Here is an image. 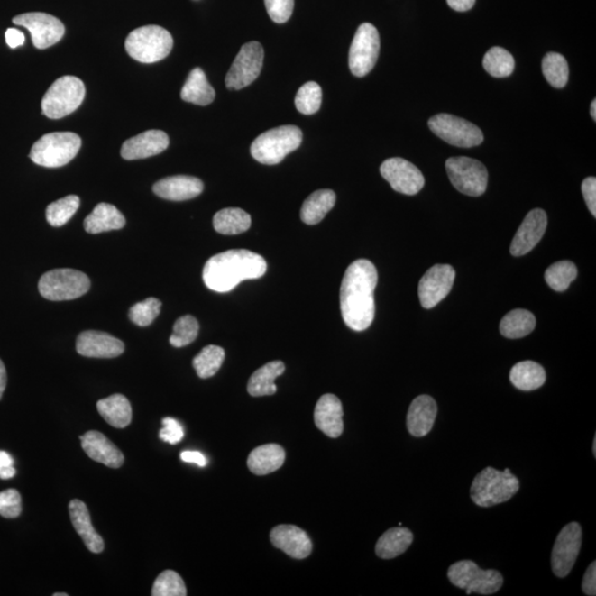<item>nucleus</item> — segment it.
<instances>
[{
	"label": "nucleus",
	"instance_id": "17",
	"mask_svg": "<svg viewBox=\"0 0 596 596\" xmlns=\"http://www.w3.org/2000/svg\"><path fill=\"white\" fill-rule=\"evenodd\" d=\"M455 270L448 264H436L423 275L418 283V298L423 307H436L450 294L455 280Z\"/></svg>",
	"mask_w": 596,
	"mask_h": 596
},
{
	"label": "nucleus",
	"instance_id": "7",
	"mask_svg": "<svg viewBox=\"0 0 596 596\" xmlns=\"http://www.w3.org/2000/svg\"><path fill=\"white\" fill-rule=\"evenodd\" d=\"M86 97V87L80 78L64 76L58 78L44 95L42 113L51 120H59L78 110Z\"/></svg>",
	"mask_w": 596,
	"mask_h": 596
},
{
	"label": "nucleus",
	"instance_id": "52",
	"mask_svg": "<svg viewBox=\"0 0 596 596\" xmlns=\"http://www.w3.org/2000/svg\"><path fill=\"white\" fill-rule=\"evenodd\" d=\"M181 460L186 463H194V464L200 467H205L208 464V460L203 453L198 451H184L180 454Z\"/></svg>",
	"mask_w": 596,
	"mask_h": 596
},
{
	"label": "nucleus",
	"instance_id": "43",
	"mask_svg": "<svg viewBox=\"0 0 596 596\" xmlns=\"http://www.w3.org/2000/svg\"><path fill=\"white\" fill-rule=\"evenodd\" d=\"M199 323L191 315H186L176 320L174 325V332H172L170 338L171 346L181 348L188 346L194 343L198 337Z\"/></svg>",
	"mask_w": 596,
	"mask_h": 596
},
{
	"label": "nucleus",
	"instance_id": "5",
	"mask_svg": "<svg viewBox=\"0 0 596 596\" xmlns=\"http://www.w3.org/2000/svg\"><path fill=\"white\" fill-rule=\"evenodd\" d=\"M80 136L70 132L50 133L34 142L31 159L39 166L58 169L69 164L81 149Z\"/></svg>",
	"mask_w": 596,
	"mask_h": 596
},
{
	"label": "nucleus",
	"instance_id": "23",
	"mask_svg": "<svg viewBox=\"0 0 596 596\" xmlns=\"http://www.w3.org/2000/svg\"><path fill=\"white\" fill-rule=\"evenodd\" d=\"M343 405L334 394H324L315 408V425L329 437L337 438L344 431Z\"/></svg>",
	"mask_w": 596,
	"mask_h": 596
},
{
	"label": "nucleus",
	"instance_id": "45",
	"mask_svg": "<svg viewBox=\"0 0 596 596\" xmlns=\"http://www.w3.org/2000/svg\"><path fill=\"white\" fill-rule=\"evenodd\" d=\"M160 309V300L155 298H150L132 307L130 312H128V317L137 326L146 327L150 326L157 316H159Z\"/></svg>",
	"mask_w": 596,
	"mask_h": 596
},
{
	"label": "nucleus",
	"instance_id": "21",
	"mask_svg": "<svg viewBox=\"0 0 596 596\" xmlns=\"http://www.w3.org/2000/svg\"><path fill=\"white\" fill-rule=\"evenodd\" d=\"M270 543L294 559H305L312 554L313 544L303 529L280 525L270 531Z\"/></svg>",
	"mask_w": 596,
	"mask_h": 596
},
{
	"label": "nucleus",
	"instance_id": "58",
	"mask_svg": "<svg viewBox=\"0 0 596 596\" xmlns=\"http://www.w3.org/2000/svg\"><path fill=\"white\" fill-rule=\"evenodd\" d=\"M53 596H68L67 593H54Z\"/></svg>",
	"mask_w": 596,
	"mask_h": 596
},
{
	"label": "nucleus",
	"instance_id": "57",
	"mask_svg": "<svg viewBox=\"0 0 596 596\" xmlns=\"http://www.w3.org/2000/svg\"><path fill=\"white\" fill-rule=\"evenodd\" d=\"M593 455L596 456V436L593 441Z\"/></svg>",
	"mask_w": 596,
	"mask_h": 596
},
{
	"label": "nucleus",
	"instance_id": "13",
	"mask_svg": "<svg viewBox=\"0 0 596 596\" xmlns=\"http://www.w3.org/2000/svg\"><path fill=\"white\" fill-rule=\"evenodd\" d=\"M264 50L258 41L245 43L235 57L228 75L225 86L229 90H241L253 83L262 71Z\"/></svg>",
	"mask_w": 596,
	"mask_h": 596
},
{
	"label": "nucleus",
	"instance_id": "3",
	"mask_svg": "<svg viewBox=\"0 0 596 596\" xmlns=\"http://www.w3.org/2000/svg\"><path fill=\"white\" fill-rule=\"evenodd\" d=\"M520 489V481L509 469L497 471L486 467L477 474L471 487V499L480 507H491L509 501Z\"/></svg>",
	"mask_w": 596,
	"mask_h": 596
},
{
	"label": "nucleus",
	"instance_id": "12",
	"mask_svg": "<svg viewBox=\"0 0 596 596\" xmlns=\"http://www.w3.org/2000/svg\"><path fill=\"white\" fill-rule=\"evenodd\" d=\"M381 52V37L373 24L364 23L358 28L349 50V69L353 76L366 77L372 71Z\"/></svg>",
	"mask_w": 596,
	"mask_h": 596
},
{
	"label": "nucleus",
	"instance_id": "39",
	"mask_svg": "<svg viewBox=\"0 0 596 596\" xmlns=\"http://www.w3.org/2000/svg\"><path fill=\"white\" fill-rule=\"evenodd\" d=\"M546 80L555 88H563L569 80V67L563 54L550 52L543 60Z\"/></svg>",
	"mask_w": 596,
	"mask_h": 596
},
{
	"label": "nucleus",
	"instance_id": "8",
	"mask_svg": "<svg viewBox=\"0 0 596 596\" xmlns=\"http://www.w3.org/2000/svg\"><path fill=\"white\" fill-rule=\"evenodd\" d=\"M38 288L44 298L62 302L83 297L90 289L91 282L87 275L80 270L57 269L44 273Z\"/></svg>",
	"mask_w": 596,
	"mask_h": 596
},
{
	"label": "nucleus",
	"instance_id": "28",
	"mask_svg": "<svg viewBox=\"0 0 596 596\" xmlns=\"http://www.w3.org/2000/svg\"><path fill=\"white\" fill-rule=\"evenodd\" d=\"M285 461L284 448L279 445H265L254 448L250 453L248 466L254 475L270 474L283 466Z\"/></svg>",
	"mask_w": 596,
	"mask_h": 596
},
{
	"label": "nucleus",
	"instance_id": "33",
	"mask_svg": "<svg viewBox=\"0 0 596 596\" xmlns=\"http://www.w3.org/2000/svg\"><path fill=\"white\" fill-rule=\"evenodd\" d=\"M413 534L408 528H391L386 531L376 545V554L381 559H393L405 554L413 543Z\"/></svg>",
	"mask_w": 596,
	"mask_h": 596
},
{
	"label": "nucleus",
	"instance_id": "38",
	"mask_svg": "<svg viewBox=\"0 0 596 596\" xmlns=\"http://www.w3.org/2000/svg\"><path fill=\"white\" fill-rule=\"evenodd\" d=\"M482 66L494 78H506L515 70V59L506 49L494 47L485 54Z\"/></svg>",
	"mask_w": 596,
	"mask_h": 596
},
{
	"label": "nucleus",
	"instance_id": "20",
	"mask_svg": "<svg viewBox=\"0 0 596 596\" xmlns=\"http://www.w3.org/2000/svg\"><path fill=\"white\" fill-rule=\"evenodd\" d=\"M170 145L165 132L151 130L132 137L122 146L121 155L126 160H144L160 154Z\"/></svg>",
	"mask_w": 596,
	"mask_h": 596
},
{
	"label": "nucleus",
	"instance_id": "55",
	"mask_svg": "<svg viewBox=\"0 0 596 596\" xmlns=\"http://www.w3.org/2000/svg\"><path fill=\"white\" fill-rule=\"evenodd\" d=\"M7 386V372L6 368L2 361H0V400H2L5 389Z\"/></svg>",
	"mask_w": 596,
	"mask_h": 596
},
{
	"label": "nucleus",
	"instance_id": "26",
	"mask_svg": "<svg viewBox=\"0 0 596 596\" xmlns=\"http://www.w3.org/2000/svg\"><path fill=\"white\" fill-rule=\"evenodd\" d=\"M69 512L73 527L78 536H81L87 548L93 554H101L105 550V541L98 535L92 526L90 511H88L85 502L73 500L69 504Z\"/></svg>",
	"mask_w": 596,
	"mask_h": 596
},
{
	"label": "nucleus",
	"instance_id": "50",
	"mask_svg": "<svg viewBox=\"0 0 596 596\" xmlns=\"http://www.w3.org/2000/svg\"><path fill=\"white\" fill-rule=\"evenodd\" d=\"M16 475V469L14 467V458L9 453L0 451V479L9 480Z\"/></svg>",
	"mask_w": 596,
	"mask_h": 596
},
{
	"label": "nucleus",
	"instance_id": "35",
	"mask_svg": "<svg viewBox=\"0 0 596 596\" xmlns=\"http://www.w3.org/2000/svg\"><path fill=\"white\" fill-rule=\"evenodd\" d=\"M536 327V317L526 309H514L507 314L500 322L502 336L509 339H518L528 336Z\"/></svg>",
	"mask_w": 596,
	"mask_h": 596
},
{
	"label": "nucleus",
	"instance_id": "27",
	"mask_svg": "<svg viewBox=\"0 0 596 596\" xmlns=\"http://www.w3.org/2000/svg\"><path fill=\"white\" fill-rule=\"evenodd\" d=\"M126 224L125 216L116 206L110 204H98L92 214L88 215L85 220V229L87 233L97 234L107 233V231L120 230L124 228Z\"/></svg>",
	"mask_w": 596,
	"mask_h": 596
},
{
	"label": "nucleus",
	"instance_id": "16",
	"mask_svg": "<svg viewBox=\"0 0 596 596\" xmlns=\"http://www.w3.org/2000/svg\"><path fill=\"white\" fill-rule=\"evenodd\" d=\"M381 172L392 189L403 195L415 196L426 184L421 170L410 161L399 157L383 161Z\"/></svg>",
	"mask_w": 596,
	"mask_h": 596
},
{
	"label": "nucleus",
	"instance_id": "32",
	"mask_svg": "<svg viewBox=\"0 0 596 596\" xmlns=\"http://www.w3.org/2000/svg\"><path fill=\"white\" fill-rule=\"evenodd\" d=\"M335 204H336V195L333 190L315 191L304 201L300 210V219L309 225H317L334 208Z\"/></svg>",
	"mask_w": 596,
	"mask_h": 596
},
{
	"label": "nucleus",
	"instance_id": "49",
	"mask_svg": "<svg viewBox=\"0 0 596 596\" xmlns=\"http://www.w3.org/2000/svg\"><path fill=\"white\" fill-rule=\"evenodd\" d=\"M582 194L585 204L590 213L596 216V179L595 177H588L582 182Z\"/></svg>",
	"mask_w": 596,
	"mask_h": 596
},
{
	"label": "nucleus",
	"instance_id": "47",
	"mask_svg": "<svg viewBox=\"0 0 596 596\" xmlns=\"http://www.w3.org/2000/svg\"><path fill=\"white\" fill-rule=\"evenodd\" d=\"M269 16L274 23H284L292 17L294 0H264Z\"/></svg>",
	"mask_w": 596,
	"mask_h": 596
},
{
	"label": "nucleus",
	"instance_id": "19",
	"mask_svg": "<svg viewBox=\"0 0 596 596\" xmlns=\"http://www.w3.org/2000/svg\"><path fill=\"white\" fill-rule=\"evenodd\" d=\"M124 349V344L120 339L96 330H87L77 339V352L88 358H115L121 356Z\"/></svg>",
	"mask_w": 596,
	"mask_h": 596
},
{
	"label": "nucleus",
	"instance_id": "53",
	"mask_svg": "<svg viewBox=\"0 0 596 596\" xmlns=\"http://www.w3.org/2000/svg\"><path fill=\"white\" fill-rule=\"evenodd\" d=\"M6 42L13 49L21 47L24 43V34L18 29L9 28L6 32Z\"/></svg>",
	"mask_w": 596,
	"mask_h": 596
},
{
	"label": "nucleus",
	"instance_id": "51",
	"mask_svg": "<svg viewBox=\"0 0 596 596\" xmlns=\"http://www.w3.org/2000/svg\"><path fill=\"white\" fill-rule=\"evenodd\" d=\"M582 591L584 594L594 596L596 595V563L591 564L588 570L584 574L582 581Z\"/></svg>",
	"mask_w": 596,
	"mask_h": 596
},
{
	"label": "nucleus",
	"instance_id": "37",
	"mask_svg": "<svg viewBox=\"0 0 596 596\" xmlns=\"http://www.w3.org/2000/svg\"><path fill=\"white\" fill-rule=\"evenodd\" d=\"M225 357L224 348L210 344L201 351L192 361L197 374L201 379L214 377L223 366Z\"/></svg>",
	"mask_w": 596,
	"mask_h": 596
},
{
	"label": "nucleus",
	"instance_id": "1",
	"mask_svg": "<svg viewBox=\"0 0 596 596\" xmlns=\"http://www.w3.org/2000/svg\"><path fill=\"white\" fill-rule=\"evenodd\" d=\"M378 284L376 267L368 260L349 265L341 287V309L344 322L354 332L371 327L376 313L374 289Z\"/></svg>",
	"mask_w": 596,
	"mask_h": 596
},
{
	"label": "nucleus",
	"instance_id": "25",
	"mask_svg": "<svg viewBox=\"0 0 596 596\" xmlns=\"http://www.w3.org/2000/svg\"><path fill=\"white\" fill-rule=\"evenodd\" d=\"M437 406L435 399L426 394L412 401L407 417V426L413 436H426L435 426Z\"/></svg>",
	"mask_w": 596,
	"mask_h": 596
},
{
	"label": "nucleus",
	"instance_id": "46",
	"mask_svg": "<svg viewBox=\"0 0 596 596\" xmlns=\"http://www.w3.org/2000/svg\"><path fill=\"white\" fill-rule=\"evenodd\" d=\"M22 514V496L16 490L0 492V516L4 518H17Z\"/></svg>",
	"mask_w": 596,
	"mask_h": 596
},
{
	"label": "nucleus",
	"instance_id": "11",
	"mask_svg": "<svg viewBox=\"0 0 596 596\" xmlns=\"http://www.w3.org/2000/svg\"><path fill=\"white\" fill-rule=\"evenodd\" d=\"M445 167L452 185L462 194L479 197L486 191L489 172L481 161L470 157H452Z\"/></svg>",
	"mask_w": 596,
	"mask_h": 596
},
{
	"label": "nucleus",
	"instance_id": "56",
	"mask_svg": "<svg viewBox=\"0 0 596 596\" xmlns=\"http://www.w3.org/2000/svg\"><path fill=\"white\" fill-rule=\"evenodd\" d=\"M591 116H592L593 120L596 121V101L595 100L592 102V105H591Z\"/></svg>",
	"mask_w": 596,
	"mask_h": 596
},
{
	"label": "nucleus",
	"instance_id": "44",
	"mask_svg": "<svg viewBox=\"0 0 596 596\" xmlns=\"http://www.w3.org/2000/svg\"><path fill=\"white\" fill-rule=\"evenodd\" d=\"M152 596H185L187 589L184 580L175 571L166 570L156 579L151 590Z\"/></svg>",
	"mask_w": 596,
	"mask_h": 596
},
{
	"label": "nucleus",
	"instance_id": "10",
	"mask_svg": "<svg viewBox=\"0 0 596 596\" xmlns=\"http://www.w3.org/2000/svg\"><path fill=\"white\" fill-rule=\"evenodd\" d=\"M428 127L437 137L452 146L471 149L484 142V134L472 123L451 115H437L430 118Z\"/></svg>",
	"mask_w": 596,
	"mask_h": 596
},
{
	"label": "nucleus",
	"instance_id": "24",
	"mask_svg": "<svg viewBox=\"0 0 596 596\" xmlns=\"http://www.w3.org/2000/svg\"><path fill=\"white\" fill-rule=\"evenodd\" d=\"M152 190L162 199L185 201L201 195L204 191V184L196 177L172 176L157 181Z\"/></svg>",
	"mask_w": 596,
	"mask_h": 596
},
{
	"label": "nucleus",
	"instance_id": "18",
	"mask_svg": "<svg viewBox=\"0 0 596 596\" xmlns=\"http://www.w3.org/2000/svg\"><path fill=\"white\" fill-rule=\"evenodd\" d=\"M548 225V216L543 209L531 210L522 221L518 231L515 234L510 245V253L514 256H522L529 253L539 241L543 239Z\"/></svg>",
	"mask_w": 596,
	"mask_h": 596
},
{
	"label": "nucleus",
	"instance_id": "6",
	"mask_svg": "<svg viewBox=\"0 0 596 596\" xmlns=\"http://www.w3.org/2000/svg\"><path fill=\"white\" fill-rule=\"evenodd\" d=\"M174 46L171 34L160 26H145L135 29L125 41V49L134 60L155 63L165 59Z\"/></svg>",
	"mask_w": 596,
	"mask_h": 596
},
{
	"label": "nucleus",
	"instance_id": "54",
	"mask_svg": "<svg viewBox=\"0 0 596 596\" xmlns=\"http://www.w3.org/2000/svg\"><path fill=\"white\" fill-rule=\"evenodd\" d=\"M446 2L453 11L464 13L474 7L476 0H446Z\"/></svg>",
	"mask_w": 596,
	"mask_h": 596
},
{
	"label": "nucleus",
	"instance_id": "22",
	"mask_svg": "<svg viewBox=\"0 0 596 596\" xmlns=\"http://www.w3.org/2000/svg\"><path fill=\"white\" fill-rule=\"evenodd\" d=\"M83 450L93 461L102 463L111 469H120L124 464V455L115 443L98 431H88L80 436Z\"/></svg>",
	"mask_w": 596,
	"mask_h": 596
},
{
	"label": "nucleus",
	"instance_id": "40",
	"mask_svg": "<svg viewBox=\"0 0 596 596\" xmlns=\"http://www.w3.org/2000/svg\"><path fill=\"white\" fill-rule=\"evenodd\" d=\"M578 275V270L570 261H560L546 270V284L556 292H564Z\"/></svg>",
	"mask_w": 596,
	"mask_h": 596
},
{
	"label": "nucleus",
	"instance_id": "9",
	"mask_svg": "<svg viewBox=\"0 0 596 596\" xmlns=\"http://www.w3.org/2000/svg\"><path fill=\"white\" fill-rule=\"evenodd\" d=\"M447 576L453 585L466 590L467 595L472 592L481 595L495 594L504 584V578L499 571L481 570L471 560L453 564L448 569Z\"/></svg>",
	"mask_w": 596,
	"mask_h": 596
},
{
	"label": "nucleus",
	"instance_id": "15",
	"mask_svg": "<svg viewBox=\"0 0 596 596\" xmlns=\"http://www.w3.org/2000/svg\"><path fill=\"white\" fill-rule=\"evenodd\" d=\"M13 23L28 29L33 46L41 50L60 41L66 32V28L58 18L44 13L19 14L13 19Z\"/></svg>",
	"mask_w": 596,
	"mask_h": 596
},
{
	"label": "nucleus",
	"instance_id": "14",
	"mask_svg": "<svg viewBox=\"0 0 596 596\" xmlns=\"http://www.w3.org/2000/svg\"><path fill=\"white\" fill-rule=\"evenodd\" d=\"M582 546V528L578 522L564 527L560 531L551 555V565L555 575L565 578L573 571Z\"/></svg>",
	"mask_w": 596,
	"mask_h": 596
},
{
	"label": "nucleus",
	"instance_id": "48",
	"mask_svg": "<svg viewBox=\"0 0 596 596\" xmlns=\"http://www.w3.org/2000/svg\"><path fill=\"white\" fill-rule=\"evenodd\" d=\"M184 427L175 418L165 417L162 420V428L160 431V440L170 443V445H177L184 438Z\"/></svg>",
	"mask_w": 596,
	"mask_h": 596
},
{
	"label": "nucleus",
	"instance_id": "34",
	"mask_svg": "<svg viewBox=\"0 0 596 596\" xmlns=\"http://www.w3.org/2000/svg\"><path fill=\"white\" fill-rule=\"evenodd\" d=\"M510 381L522 391H533L544 386L546 371L539 363L531 361L516 363L510 371Z\"/></svg>",
	"mask_w": 596,
	"mask_h": 596
},
{
	"label": "nucleus",
	"instance_id": "42",
	"mask_svg": "<svg viewBox=\"0 0 596 596\" xmlns=\"http://www.w3.org/2000/svg\"><path fill=\"white\" fill-rule=\"evenodd\" d=\"M323 91L316 82H307L299 88L295 106L305 115H312L322 106Z\"/></svg>",
	"mask_w": 596,
	"mask_h": 596
},
{
	"label": "nucleus",
	"instance_id": "36",
	"mask_svg": "<svg viewBox=\"0 0 596 596\" xmlns=\"http://www.w3.org/2000/svg\"><path fill=\"white\" fill-rule=\"evenodd\" d=\"M216 233L225 235H235L245 233L251 226V216L240 208L220 210L214 216Z\"/></svg>",
	"mask_w": 596,
	"mask_h": 596
},
{
	"label": "nucleus",
	"instance_id": "4",
	"mask_svg": "<svg viewBox=\"0 0 596 596\" xmlns=\"http://www.w3.org/2000/svg\"><path fill=\"white\" fill-rule=\"evenodd\" d=\"M303 141L298 126L285 125L272 128L261 134L251 146V155L264 165H277L290 152L297 151Z\"/></svg>",
	"mask_w": 596,
	"mask_h": 596
},
{
	"label": "nucleus",
	"instance_id": "29",
	"mask_svg": "<svg viewBox=\"0 0 596 596\" xmlns=\"http://www.w3.org/2000/svg\"><path fill=\"white\" fill-rule=\"evenodd\" d=\"M180 96L185 102L206 106L214 102L215 91L210 86L208 80H206L205 72L200 68H196L189 73L188 78H187Z\"/></svg>",
	"mask_w": 596,
	"mask_h": 596
},
{
	"label": "nucleus",
	"instance_id": "2",
	"mask_svg": "<svg viewBox=\"0 0 596 596\" xmlns=\"http://www.w3.org/2000/svg\"><path fill=\"white\" fill-rule=\"evenodd\" d=\"M267 270L263 256L249 250H229L208 260L203 279L209 289L226 293L245 280L262 278Z\"/></svg>",
	"mask_w": 596,
	"mask_h": 596
},
{
	"label": "nucleus",
	"instance_id": "41",
	"mask_svg": "<svg viewBox=\"0 0 596 596\" xmlns=\"http://www.w3.org/2000/svg\"><path fill=\"white\" fill-rule=\"evenodd\" d=\"M78 206H80V198L78 196L71 195L64 197L62 199L54 201L47 208V221L52 226H62L76 215Z\"/></svg>",
	"mask_w": 596,
	"mask_h": 596
},
{
	"label": "nucleus",
	"instance_id": "30",
	"mask_svg": "<svg viewBox=\"0 0 596 596\" xmlns=\"http://www.w3.org/2000/svg\"><path fill=\"white\" fill-rule=\"evenodd\" d=\"M97 411L108 425L116 428H124L132 422V407L130 401L123 394L102 399L97 402Z\"/></svg>",
	"mask_w": 596,
	"mask_h": 596
},
{
	"label": "nucleus",
	"instance_id": "31",
	"mask_svg": "<svg viewBox=\"0 0 596 596\" xmlns=\"http://www.w3.org/2000/svg\"><path fill=\"white\" fill-rule=\"evenodd\" d=\"M285 371L282 362H272L264 364L251 376L248 383V392L252 397L273 396L278 388L275 381Z\"/></svg>",
	"mask_w": 596,
	"mask_h": 596
}]
</instances>
